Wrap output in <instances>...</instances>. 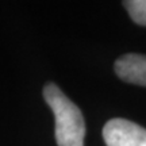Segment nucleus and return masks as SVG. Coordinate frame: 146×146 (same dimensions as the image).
Segmentation results:
<instances>
[{"instance_id":"f257e3e1","label":"nucleus","mask_w":146,"mask_h":146,"mask_svg":"<svg viewBox=\"0 0 146 146\" xmlns=\"http://www.w3.org/2000/svg\"><path fill=\"white\" fill-rule=\"evenodd\" d=\"M43 98L54 114L57 145L84 146L85 123L80 108L53 83L45 85Z\"/></svg>"},{"instance_id":"7ed1b4c3","label":"nucleus","mask_w":146,"mask_h":146,"mask_svg":"<svg viewBox=\"0 0 146 146\" xmlns=\"http://www.w3.org/2000/svg\"><path fill=\"white\" fill-rule=\"evenodd\" d=\"M115 72L126 83L146 87V56L134 53L122 56L115 62Z\"/></svg>"},{"instance_id":"f03ea898","label":"nucleus","mask_w":146,"mask_h":146,"mask_svg":"<svg viewBox=\"0 0 146 146\" xmlns=\"http://www.w3.org/2000/svg\"><path fill=\"white\" fill-rule=\"evenodd\" d=\"M107 146H146V129L127 119L115 118L103 127Z\"/></svg>"},{"instance_id":"20e7f679","label":"nucleus","mask_w":146,"mask_h":146,"mask_svg":"<svg viewBox=\"0 0 146 146\" xmlns=\"http://www.w3.org/2000/svg\"><path fill=\"white\" fill-rule=\"evenodd\" d=\"M123 4L137 25L146 26V0H123Z\"/></svg>"}]
</instances>
